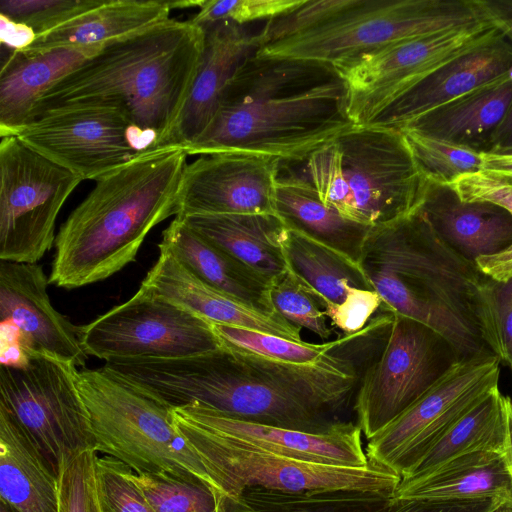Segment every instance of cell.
I'll list each match as a JSON object with an SVG mask.
<instances>
[{
  "label": "cell",
  "mask_w": 512,
  "mask_h": 512,
  "mask_svg": "<svg viewBox=\"0 0 512 512\" xmlns=\"http://www.w3.org/2000/svg\"><path fill=\"white\" fill-rule=\"evenodd\" d=\"M342 345L319 362L295 365L231 349L179 358L109 361L111 373L172 408L198 405L239 420L324 432L356 393L360 375Z\"/></svg>",
  "instance_id": "6da1fadb"
},
{
  "label": "cell",
  "mask_w": 512,
  "mask_h": 512,
  "mask_svg": "<svg viewBox=\"0 0 512 512\" xmlns=\"http://www.w3.org/2000/svg\"><path fill=\"white\" fill-rule=\"evenodd\" d=\"M361 266L384 312L430 327L461 360H501L497 282L444 242L418 208L372 229Z\"/></svg>",
  "instance_id": "7a4b0ae2"
},
{
  "label": "cell",
  "mask_w": 512,
  "mask_h": 512,
  "mask_svg": "<svg viewBox=\"0 0 512 512\" xmlns=\"http://www.w3.org/2000/svg\"><path fill=\"white\" fill-rule=\"evenodd\" d=\"M354 127L346 84L333 65L254 54L238 69L210 124L185 151L304 161Z\"/></svg>",
  "instance_id": "3957f363"
},
{
  "label": "cell",
  "mask_w": 512,
  "mask_h": 512,
  "mask_svg": "<svg viewBox=\"0 0 512 512\" xmlns=\"http://www.w3.org/2000/svg\"><path fill=\"white\" fill-rule=\"evenodd\" d=\"M204 42L203 27L171 18L111 41L50 88L32 119L59 105H107L124 111L162 148L171 147Z\"/></svg>",
  "instance_id": "277c9868"
},
{
  "label": "cell",
  "mask_w": 512,
  "mask_h": 512,
  "mask_svg": "<svg viewBox=\"0 0 512 512\" xmlns=\"http://www.w3.org/2000/svg\"><path fill=\"white\" fill-rule=\"evenodd\" d=\"M187 156L181 147L164 148L96 181L60 226L49 282L75 289L133 262L147 234L176 216Z\"/></svg>",
  "instance_id": "5b68a950"
},
{
  "label": "cell",
  "mask_w": 512,
  "mask_h": 512,
  "mask_svg": "<svg viewBox=\"0 0 512 512\" xmlns=\"http://www.w3.org/2000/svg\"><path fill=\"white\" fill-rule=\"evenodd\" d=\"M491 22L484 0H306L266 22L255 54L335 67L394 42Z\"/></svg>",
  "instance_id": "8992f818"
},
{
  "label": "cell",
  "mask_w": 512,
  "mask_h": 512,
  "mask_svg": "<svg viewBox=\"0 0 512 512\" xmlns=\"http://www.w3.org/2000/svg\"><path fill=\"white\" fill-rule=\"evenodd\" d=\"M305 161L304 177L345 218L377 228L414 212L426 178L400 129L356 126Z\"/></svg>",
  "instance_id": "52a82bcc"
},
{
  "label": "cell",
  "mask_w": 512,
  "mask_h": 512,
  "mask_svg": "<svg viewBox=\"0 0 512 512\" xmlns=\"http://www.w3.org/2000/svg\"><path fill=\"white\" fill-rule=\"evenodd\" d=\"M77 385L98 453L119 459L136 474L198 480L209 488L171 406L103 367L78 369Z\"/></svg>",
  "instance_id": "ba28073f"
},
{
  "label": "cell",
  "mask_w": 512,
  "mask_h": 512,
  "mask_svg": "<svg viewBox=\"0 0 512 512\" xmlns=\"http://www.w3.org/2000/svg\"><path fill=\"white\" fill-rule=\"evenodd\" d=\"M176 428L200 460L215 497L246 488L281 491L356 490L392 495L401 477L369 462L348 467L308 462L246 445L201 429L173 412Z\"/></svg>",
  "instance_id": "9c48e42d"
},
{
  "label": "cell",
  "mask_w": 512,
  "mask_h": 512,
  "mask_svg": "<svg viewBox=\"0 0 512 512\" xmlns=\"http://www.w3.org/2000/svg\"><path fill=\"white\" fill-rule=\"evenodd\" d=\"M78 368L29 354L0 364V407L16 420L58 474L71 455L95 448L77 385Z\"/></svg>",
  "instance_id": "30bf717a"
},
{
  "label": "cell",
  "mask_w": 512,
  "mask_h": 512,
  "mask_svg": "<svg viewBox=\"0 0 512 512\" xmlns=\"http://www.w3.org/2000/svg\"><path fill=\"white\" fill-rule=\"evenodd\" d=\"M14 136L82 181H98L135 159L164 149L124 111L98 104L45 109Z\"/></svg>",
  "instance_id": "8fae6325"
},
{
  "label": "cell",
  "mask_w": 512,
  "mask_h": 512,
  "mask_svg": "<svg viewBox=\"0 0 512 512\" xmlns=\"http://www.w3.org/2000/svg\"><path fill=\"white\" fill-rule=\"evenodd\" d=\"M82 180L16 136L0 142V260L37 263L55 244L58 214Z\"/></svg>",
  "instance_id": "7c38bea8"
},
{
  "label": "cell",
  "mask_w": 512,
  "mask_h": 512,
  "mask_svg": "<svg viewBox=\"0 0 512 512\" xmlns=\"http://www.w3.org/2000/svg\"><path fill=\"white\" fill-rule=\"evenodd\" d=\"M458 361L457 352L436 331L393 313L384 349L360 376L355 393L357 425L366 439L420 398Z\"/></svg>",
  "instance_id": "4fadbf2b"
},
{
  "label": "cell",
  "mask_w": 512,
  "mask_h": 512,
  "mask_svg": "<svg viewBox=\"0 0 512 512\" xmlns=\"http://www.w3.org/2000/svg\"><path fill=\"white\" fill-rule=\"evenodd\" d=\"M497 356L455 363L428 391L368 439L369 462L404 477L464 415L499 390Z\"/></svg>",
  "instance_id": "5bb4252c"
},
{
  "label": "cell",
  "mask_w": 512,
  "mask_h": 512,
  "mask_svg": "<svg viewBox=\"0 0 512 512\" xmlns=\"http://www.w3.org/2000/svg\"><path fill=\"white\" fill-rule=\"evenodd\" d=\"M88 356L110 361L179 358L221 348L212 323L143 288L126 302L78 326Z\"/></svg>",
  "instance_id": "9a60e30c"
},
{
  "label": "cell",
  "mask_w": 512,
  "mask_h": 512,
  "mask_svg": "<svg viewBox=\"0 0 512 512\" xmlns=\"http://www.w3.org/2000/svg\"><path fill=\"white\" fill-rule=\"evenodd\" d=\"M498 30L491 22L405 39L335 66L346 84L350 118L356 126L371 124L436 68Z\"/></svg>",
  "instance_id": "2e32d148"
},
{
  "label": "cell",
  "mask_w": 512,
  "mask_h": 512,
  "mask_svg": "<svg viewBox=\"0 0 512 512\" xmlns=\"http://www.w3.org/2000/svg\"><path fill=\"white\" fill-rule=\"evenodd\" d=\"M282 162L241 152L200 155L185 168L175 217L276 214Z\"/></svg>",
  "instance_id": "e0dca14e"
},
{
  "label": "cell",
  "mask_w": 512,
  "mask_h": 512,
  "mask_svg": "<svg viewBox=\"0 0 512 512\" xmlns=\"http://www.w3.org/2000/svg\"><path fill=\"white\" fill-rule=\"evenodd\" d=\"M49 280L42 266L0 260V319L10 327L21 349L82 366L86 361L74 326L52 305Z\"/></svg>",
  "instance_id": "ac0fdd59"
},
{
  "label": "cell",
  "mask_w": 512,
  "mask_h": 512,
  "mask_svg": "<svg viewBox=\"0 0 512 512\" xmlns=\"http://www.w3.org/2000/svg\"><path fill=\"white\" fill-rule=\"evenodd\" d=\"M173 412L213 434L282 456L336 466L369 464L357 424L340 421L324 432H307L239 420L211 409L186 405Z\"/></svg>",
  "instance_id": "d6986e66"
},
{
  "label": "cell",
  "mask_w": 512,
  "mask_h": 512,
  "mask_svg": "<svg viewBox=\"0 0 512 512\" xmlns=\"http://www.w3.org/2000/svg\"><path fill=\"white\" fill-rule=\"evenodd\" d=\"M512 75V43L498 30L436 68L369 125L402 126L479 87Z\"/></svg>",
  "instance_id": "ffe728a7"
},
{
  "label": "cell",
  "mask_w": 512,
  "mask_h": 512,
  "mask_svg": "<svg viewBox=\"0 0 512 512\" xmlns=\"http://www.w3.org/2000/svg\"><path fill=\"white\" fill-rule=\"evenodd\" d=\"M203 28L201 62L171 135V147L186 149L204 132L238 69L261 45V32L253 34L245 25L224 21Z\"/></svg>",
  "instance_id": "44dd1931"
},
{
  "label": "cell",
  "mask_w": 512,
  "mask_h": 512,
  "mask_svg": "<svg viewBox=\"0 0 512 512\" xmlns=\"http://www.w3.org/2000/svg\"><path fill=\"white\" fill-rule=\"evenodd\" d=\"M154 266L141 288L165 298L213 324L247 328L303 341L301 328L278 314L257 311L206 284L168 250L159 248Z\"/></svg>",
  "instance_id": "7402d4cb"
},
{
  "label": "cell",
  "mask_w": 512,
  "mask_h": 512,
  "mask_svg": "<svg viewBox=\"0 0 512 512\" xmlns=\"http://www.w3.org/2000/svg\"><path fill=\"white\" fill-rule=\"evenodd\" d=\"M418 210L444 242L470 261L512 244V215L505 208L463 201L449 185L426 179Z\"/></svg>",
  "instance_id": "603a6c76"
},
{
  "label": "cell",
  "mask_w": 512,
  "mask_h": 512,
  "mask_svg": "<svg viewBox=\"0 0 512 512\" xmlns=\"http://www.w3.org/2000/svg\"><path fill=\"white\" fill-rule=\"evenodd\" d=\"M104 45L60 47L38 54L3 48L6 56L2 57L0 71V136L14 135L30 122L40 98Z\"/></svg>",
  "instance_id": "cb8c5ba5"
},
{
  "label": "cell",
  "mask_w": 512,
  "mask_h": 512,
  "mask_svg": "<svg viewBox=\"0 0 512 512\" xmlns=\"http://www.w3.org/2000/svg\"><path fill=\"white\" fill-rule=\"evenodd\" d=\"M159 248L168 250L200 280L266 314H277L270 301V281L175 217L162 233Z\"/></svg>",
  "instance_id": "d4e9b609"
},
{
  "label": "cell",
  "mask_w": 512,
  "mask_h": 512,
  "mask_svg": "<svg viewBox=\"0 0 512 512\" xmlns=\"http://www.w3.org/2000/svg\"><path fill=\"white\" fill-rule=\"evenodd\" d=\"M396 499L467 501L498 499L512 509V475L500 451H476L453 458L414 478L401 479Z\"/></svg>",
  "instance_id": "484cf974"
},
{
  "label": "cell",
  "mask_w": 512,
  "mask_h": 512,
  "mask_svg": "<svg viewBox=\"0 0 512 512\" xmlns=\"http://www.w3.org/2000/svg\"><path fill=\"white\" fill-rule=\"evenodd\" d=\"M512 104V75L438 106L400 129L485 153Z\"/></svg>",
  "instance_id": "4316f807"
},
{
  "label": "cell",
  "mask_w": 512,
  "mask_h": 512,
  "mask_svg": "<svg viewBox=\"0 0 512 512\" xmlns=\"http://www.w3.org/2000/svg\"><path fill=\"white\" fill-rule=\"evenodd\" d=\"M0 497L13 512H58V474L0 407Z\"/></svg>",
  "instance_id": "83f0119b"
},
{
  "label": "cell",
  "mask_w": 512,
  "mask_h": 512,
  "mask_svg": "<svg viewBox=\"0 0 512 512\" xmlns=\"http://www.w3.org/2000/svg\"><path fill=\"white\" fill-rule=\"evenodd\" d=\"M275 206L276 214L287 228L297 230L361 264L373 228L349 220L325 204L307 178L280 174Z\"/></svg>",
  "instance_id": "f1b7e54d"
},
{
  "label": "cell",
  "mask_w": 512,
  "mask_h": 512,
  "mask_svg": "<svg viewBox=\"0 0 512 512\" xmlns=\"http://www.w3.org/2000/svg\"><path fill=\"white\" fill-rule=\"evenodd\" d=\"M167 0H96L67 22L37 36L25 54L107 44L169 18Z\"/></svg>",
  "instance_id": "f546056e"
},
{
  "label": "cell",
  "mask_w": 512,
  "mask_h": 512,
  "mask_svg": "<svg viewBox=\"0 0 512 512\" xmlns=\"http://www.w3.org/2000/svg\"><path fill=\"white\" fill-rule=\"evenodd\" d=\"M181 219L269 281L288 268L283 251L287 227L277 214L193 215Z\"/></svg>",
  "instance_id": "4dcf8cb0"
},
{
  "label": "cell",
  "mask_w": 512,
  "mask_h": 512,
  "mask_svg": "<svg viewBox=\"0 0 512 512\" xmlns=\"http://www.w3.org/2000/svg\"><path fill=\"white\" fill-rule=\"evenodd\" d=\"M283 251L287 267L320 295L325 309L357 290H375L361 264L297 230L286 229Z\"/></svg>",
  "instance_id": "1f68e13d"
},
{
  "label": "cell",
  "mask_w": 512,
  "mask_h": 512,
  "mask_svg": "<svg viewBox=\"0 0 512 512\" xmlns=\"http://www.w3.org/2000/svg\"><path fill=\"white\" fill-rule=\"evenodd\" d=\"M509 397L500 390L457 421L401 479L421 476L458 456L476 451L504 452Z\"/></svg>",
  "instance_id": "d6a6232c"
},
{
  "label": "cell",
  "mask_w": 512,
  "mask_h": 512,
  "mask_svg": "<svg viewBox=\"0 0 512 512\" xmlns=\"http://www.w3.org/2000/svg\"><path fill=\"white\" fill-rule=\"evenodd\" d=\"M392 495L356 490L281 491L251 487L215 497L216 512H378Z\"/></svg>",
  "instance_id": "836d02e7"
},
{
  "label": "cell",
  "mask_w": 512,
  "mask_h": 512,
  "mask_svg": "<svg viewBox=\"0 0 512 512\" xmlns=\"http://www.w3.org/2000/svg\"><path fill=\"white\" fill-rule=\"evenodd\" d=\"M222 347L279 363L307 365L321 361L349 341L351 335L321 344L290 340L247 328L213 324Z\"/></svg>",
  "instance_id": "e575fe53"
},
{
  "label": "cell",
  "mask_w": 512,
  "mask_h": 512,
  "mask_svg": "<svg viewBox=\"0 0 512 512\" xmlns=\"http://www.w3.org/2000/svg\"><path fill=\"white\" fill-rule=\"evenodd\" d=\"M269 296L274 311L290 324L323 340L333 334L322 298L289 268L270 280Z\"/></svg>",
  "instance_id": "d590c367"
},
{
  "label": "cell",
  "mask_w": 512,
  "mask_h": 512,
  "mask_svg": "<svg viewBox=\"0 0 512 512\" xmlns=\"http://www.w3.org/2000/svg\"><path fill=\"white\" fill-rule=\"evenodd\" d=\"M428 180L450 185L462 175L483 170L484 154L416 132L400 129Z\"/></svg>",
  "instance_id": "8d00e7d4"
},
{
  "label": "cell",
  "mask_w": 512,
  "mask_h": 512,
  "mask_svg": "<svg viewBox=\"0 0 512 512\" xmlns=\"http://www.w3.org/2000/svg\"><path fill=\"white\" fill-rule=\"evenodd\" d=\"M135 481L154 512H216V498L198 480L135 474Z\"/></svg>",
  "instance_id": "74e56055"
},
{
  "label": "cell",
  "mask_w": 512,
  "mask_h": 512,
  "mask_svg": "<svg viewBox=\"0 0 512 512\" xmlns=\"http://www.w3.org/2000/svg\"><path fill=\"white\" fill-rule=\"evenodd\" d=\"M95 448L65 459L58 469V512H104L99 496Z\"/></svg>",
  "instance_id": "f35d334b"
},
{
  "label": "cell",
  "mask_w": 512,
  "mask_h": 512,
  "mask_svg": "<svg viewBox=\"0 0 512 512\" xmlns=\"http://www.w3.org/2000/svg\"><path fill=\"white\" fill-rule=\"evenodd\" d=\"M133 469L112 456H98L96 476L104 512H154Z\"/></svg>",
  "instance_id": "ab89813d"
},
{
  "label": "cell",
  "mask_w": 512,
  "mask_h": 512,
  "mask_svg": "<svg viewBox=\"0 0 512 512\" xmlns=\"http://www.w3.org/2000/svg\"><path fill=\"white\" fill-rule=\"evenodd\" d=\"M306 0H205L190 21L201 27L232 22L245 25L250 22L271 21L300 8Z\"/></svg>",
  "instance_id": "60d3db41"
},
{
  "label": "cell",
  "mask_w": 512,
  "mask_h": 512,
  "mask_svg": "<svg viewBox=\"0 0 512 512\" xmlns=\"http://www.w3.org/2000/svg\"><path fill=\"white\" fill-rule=\"evenodd\" d=\"M96 0H1L0 14L27 24L37 36L91 7Z\"/></svg>",
  "instance_id": "b9f144b4"
},
{
  "label": "cell",
  "mask_w": 512,
  "mask_h": 512,
  "mask_svg": "<svg viewBox=\"0 0 512 512\" xmlns=\"http://www.w3.org/2000/svg\"><path fill=\"white\" fill-rule=\"evenodd\" d=\"M501 508L496 499L441 501L391 497L378 512H498Z\"/></svg>",
  "instance_id": "7bdbcfd3"
},
{
  "label": "cell",
  "mask_w": 512,
  "mask_h": 512,
  "mask_svg": "<svg viewBox=\"0 0 512 512\" xmlns=\"http://www.w3.org/2000/svg\"><path fill=\"white\" fill-rule=\"evenodd\" d=\"M497 326L501 345V362L512 366V279L496 285Z\"/></svg>",
  "instance_id": "ee69618b"
},
{
  "label": "cell",
  "mask_w": 512,
  "mask_h": 512,
  "mask_svg": "<svg viewBox=\"0 0 512 512\" xmlns=\"http://www.w3.org/2000/svg\"><path fill=\"white\" fill-rule=\"evenodd\" d=\"M33 28L0 14V41L2 48L12 51H24L36 40Z\"/></svg>",
  "instance_id": "f6af8a7d"
},
{
  "label": "cell",
  "mask_w": 512,
  "mask_h": 512,
  "mask_svg": "<svg viewBox=\"0 0 512 512\" xmlns=\"http://www.w3.org/2000/svg\"><path fill=\"white\" fill-rule=\"evenodd\" d=\"M475 263L481 272L493 281H509L512 279V244L497 254L478 258Z\"/></svg>",
  "instance_id": "bcb514c9"
},
{
  "label": "cell",
  "mask_w": 512,
  "mask_h": 512,
  "mask_svg": "<svg viewBox=\"0 0 512 512\" xmlns=\"http://www.w3.org/2000/svg\"><path fill=\"white\" fill-rule=\"evenodd\" d=\"M484 154L512 155V104L493 134Z\"/></svg>",
  "instance_id": "7dc6e473"
},
{
  "label": "cell",
  "mask_w": 512,
  "mask_h": 512,
  "mask_svg": "<svg viewBox=\"0 0 512 512\" xmlns=\"http://www.w3.org/2000/svg\"><path fill=\"white\" fill-rule=\"evenodd\" d=\"M497 28L512 43V0H484Z\"/></svg>",
  "instance_id": "c3c4849f"
},
{
  "label": "cell",
  "mask_w": 512,
  "mask_h": 512,
  "mask_svg": "<svg viewBox=\"0 0 512 512\" xmlns=\"http://www.w3.org/2000/svg\"><path fill=\"white\" fill-rule=\"evenodd\" d=\"M483 170L512 184V155L484 154Z\"/></svg>",
  "instance_id": "681fc988"
},
{
  "label": "cell",
  "mask_w": 512,
  "mask_h": 512,
  "mask_svg": "<svg viewBox=\"0 0 512 512\" xmlns=\"http://www.w3.org/2000/svg\"><path fill=\"white\" fill-rule=\"evenodd\" d=\"M504 455L507 460L512 475V407L509 398L508 416H507V438L504 448Z\"/></svg>",
  "instance_id": "f907efd6"
},
{
  "label": "cell",
  "mask_w": 512,
  "mask_h": 512,
  "mask_svg": "<svg viewBox=\"0 0 512 512\" xmlns=\"http://www.w3.org/2000/svg\"><path fill=\"white\" fill-rule=\"evenodd\" d=\"M205 0H167L169 8L172 9H188V8H200Z\"/></svg>",
  "instance_id": "816d5d0a"
},
{
  "label": "cell",
  "mask_w": 512,
  "mask_h": 512,
  "mask_svg": "<svg viewBox=\"0 0 512 512\" xmlns=\"http://www.w3.org/2000/svg\"><path fill=\"white\" fill-rule=\"evenodd\" d=\"M0 512H13L6 504L0 503Z\"/></svg>",
  "instance_id": "f5cc1de1"
},
{
  "label": "cell",
  "mask_w": 512,
  "mask_h": 512,
  "mask_svg": "<svg viewBox=\"0 0 512 512\" xmlns=\"http://www.w3.org/2000/svg\"><path fill=\"white\" fill-rule=\"evenodd\" d=\"M499 512H511V508H502Z\"/></svg>",
  "instance_id": "db71d44e"
},
{
  "label": "cell",
  "mask_w": 512,
  "mask_h": 512,
  "mask_svg": "<svg viewBox=\"0 0 512 512\" xmlns=\"http://www.w3.org/2000/svg\"><path fill=\"white\" fill-rule=\"evenodd\" d=\"M510 403H511V407H512V399L510 398Z\"/></svg>",
  "instance_id": "11a10c76"
},
{
  "label": "cell",
  "mask_w": 512,
  "mask_h": 512,
  "mask_svg": "<svg viewBox=\"0 0 512 512\" xmlns=\"http://www.w3.org/2000/svg\"><path fill=\"white\" fill-rule=\"evenodd\" d=\"M510 368H511V370H512V366H511Z\"/></svg>",
  "instance_id": "9f6ffc18"
},
{
  "label": "cell",
  "mask_w": 512,
  "mask_h": 512,
  "mask_svg": "<svg viewBox=\"0 0 512 512\" xmlns=\"http://www.w3.org/2000/svg\"><path fill=\"white\" fill-rule=\"evenodd\" d=\"M511 512H512V509H511Z\"/></svg>",
  "instance_id": "6f0895ef"
}]
</instances>
